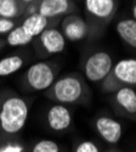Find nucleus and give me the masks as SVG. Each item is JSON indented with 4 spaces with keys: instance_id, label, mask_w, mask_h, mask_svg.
<instances>
[{
    "instance_id": "nucleus-1",
    "label": "nucleus",
    "mask_w": 136,
    "mask_h": 152,
    "mask_svg": "<svg viewBox=\"0 0 136 152\" xmlns=\"http://www.w3.org/2000/svg\"><path fill=\"white\" fill-rule=\"evenodd\" d=\"M29 100L14 90H0V135H18L29 115Z\"/></svg>"
},
{
    "instance_id": "nucleus-2",
    "label": "nucleus",
    "mask_w": 136,
    "mask_h": 152,
    "mask_svg": "<svg viewBox=\"0 0 136 152\" xmlns=\"http://www.w3.org/2000/svg\"><path fill=\"white\" fill-rule=\"evenodd\" d=\"M89 94L90 91L84 77L78 73L62 75L46 90V96L61 105L83 104Z\"/></svg>"
},
{
    "instance_id": "nucleus-3",
    "label": "nucleus",
    "mask_w": 136,
    "mask_h": 152,
    "mask_svg": "<svg viewBox=\"0 0 136 152\" xmlns=\"http://www.w3.org/2000/svg\"><path fill=\"white\" fill-rule=\"evenodd\" d=\"M57 65L50 61L33 63L26 71L22 78L23 88L28 91L47 90L57 77Z\"/></svg>"
},
{
    "instance_id": "nucleus-4",
    "label": "nucleus",
    "mask_w": 136,
    "mask_h": 152,
    "mask_svg": "<svg viewBox=\"0 0 136 152\" xmlns=\"http://www.w3.org/2000/svg\"><path fill=\"white\" fill-rule=\"evenodd\" d=\"M136 85V58H123L113 65L112 71L102 82V89L107 93L119 88Z\"/></svg>"
},
{
    "instance_id": "nucleus-5",
    "label": "nucleus",
    "mask_w": 136,
    "mask_h": 152,
    "mask_svg": "<svg viewBox=\"0 0 136 152\" xmlns=\"http://www.w3.org/2000/svg\"><path fill=\"white\" fill-rule=\"evenodd\" d=\"M113 61L106 51H96L90 54L83 63V72L86 79L92 83L103 82L111 73Z\"/></svg>"
},
{
    "instance_id": "nucleus-6",
    "label": "nucleus",
    "mask_w": 136,
    "mask_h": 152,
    "mask_svg": "<svg viewBox=\"0 0 136 152\" xmlns=\"http://www.w3.org/2000/svg\"><path fill=\"white\" fill-rule=\"evenodd\" d=\"M66 48V39L56 28L49 27L40 35L36 37L35 49L41 56H51L61 54Z\"/></svg>"
},
{
    "instance_id": "nucleus-7",
    "label": "nucleus",
    "mask_w": 136,
    "mask_h": 152,
    "mask_svg": "<svg viewBox=\"0 0 136 152\" xmlns=\"http://www.w3.org/2000/svg\"><path fill=\"white\" fill-rule=\"evenodd\" d=\"M73 9V4L71 0H36L35 3L29 4V9L27 10L28 15L38 12L44 17L51 20L61 16H67L68 12Z\"/></svg>"
},
{
    "instance_id": "nucleus-8",
    "label": "nucleus",
    "mask_w": 136,
    "mask_h": 152,
    "mask_svg": "<svg viewBox=\"0 0 136 152\" xmlns=\"http://www.w3.org/2000/svg\"><path fill=\"white\" fill-rule=\"evenodd\" d=\"M46 125L49 129L55 133H65L67 132L73 124V115L72 111L61 104H55L49 107L45 115Z\"/></svg>"
},
{
    "instance_id": "nucleus-9",
    "label": "nucleus",
    "mask_w": 136,
    "mask_h": 152,
    "mask_svg": "<svg viewBox=\"0 0 136 152\" xmlns=\"http://www.w3.org/2000/svg\"><path fill=\"white\" fill-rule=\"evenodd\" d=\"M95 129L102 140L109 145H116L120 141L123 128L121 124L112 117L100 116L95 119Z\"/></svg>"
},
{
    "instance_id": "nucleus-10",
    "label": "nucleus",
    "mask_w": 136,
    "mask_h": 152,
    "mask_svg": "<svg viewBox=\"0 0 136 152\" xmlns=\"http://www.w3.org/2000/svg\"><path fill=\"white\" fill-rule=\"evenodd\" d=\"M62 34L69 42H80L89 34V24L77 15H67L61 23Z\"/></svg>"
},
{
    "instance_id": "nucleus-11",
    "label": "nucleus",
    "mask_w": 136,
    "mask_h": 152,
    "mask_svg": "<svg viewBox=\"0 0 136 152\" xmlns=\"http://www.w3.org/2000/svg\"><path fill=\"white\" fill-rule=\"evenodd\" d=\"M85 10L96 21H108L116 11V0H85Z\"/></svg>"
},
{
    "instance_id": "nucleus-12",
    "label": "nucleus",
    "mask_w": 136,
    "mask_h": 152,
    "mask_svg": "<svg viewBox=\"0 0 136 152\" xmlns=\"http://www.w3.org/2000/svg\"><path fill=\"white\" fill-rule=\"evenodd\" d=\"M114 104L125 116L136 117V91L130 86L119 88L114 91Z\"/></svg>"
},
{
    "instance_id": "nucleus-13",
    "label": "nucleus",
    "mask_w": 136,
    "mask_h": 152,
    "mask_svg": "<svg viewBox=\"0 0 136 152\" xmlns=\"http://www.w3.org/2000/svg\"><path fill=\"white\" fill-rule=\"evenodd\" d=\"M49 24H50V20L38 14V12H34V14L28 15L23 20V22L21 23V27L28 35L36 38L46 28H49Z\"/></svg>"
},
{
    "instance_id": "nucleus-14",
    "label": "nucleus",
    "mask_w": 136,
    "mask_h": 152,
    "mask_svg": "<svg viewBox=\"0 0 136 152\" xmlns=\"http://www.w3.org/2000/svg\"><path fill=\"white\" fill-rule=\"evenodd\" d=\"M116 31L125 44L136 49V21L134 18L120 20L116 26Z\"/></svg>"
},
{
    "instance_id": "nucleus-15",
    "label": "nucleus",
    "mask_w": 136,
    "mask_h": 152,
    "mask_svg": "<svg viewBox=\"0 0 136 152\" xmlns=\"http://www.w3.org/2000/svg\"><path fill=\"white\" fill-rule=\"evenodd\" d=\"M24 57L20 54L9 55L0 60V77H7L18 72L24 66Z\"/></svg>"
},
{
    "instance_id": "nucleus-16",
    "label": "nucleus",
    "mask_w": 136,
    "mask_h": 152,
    "mask_svg": "<svg viewBox=\"0 0 136 152\" xmlns=\"http://www.w3.org/2000/svg\"><path fill=\"white\" fill-rule=\"evenodd\" d=\"M29 146L18 135H0V152H28Z\"/></svg>"
},
{
    "instance_id": "nucleus-17",
    "label": "nucleus",
    "mask_w": 136,
    "mask_h": 152,
    "mask_svg": "<svg viewBox=\"0 0 136 152\" xmlns=\"http://www.w3.org/2000/svg\"><path fill=\"white\" fill-rule=\"evenodd\" d=\"M34 40V38L28 35L23 28L20 26H16L11 32L6 34V44L10 46H24L28 45Z\"/></svg>"
},
{
    "instance_id": "nucleus-18",
    "label": "nucleus",
    "mask_w": 136,
    "mask_h": 152,
    "mask_svg": "<svg viewBox=\"0 0 136 152\" xmlns=\"http://www.w3.org/2000/svg\"><path fill=\"white\" fill-rule=\"evenodd\" d=\"M21 0H0V17L14 20L22 12Z\"/></svg>"
},
{
    "instance_id": "nucleus-19",
    "label": "nucleus",
    "mask_w": 136,
    "mask_h": 152,
    "mask_svg": "<svg viewBox=\"0 0 136 152\" xmlns=\"http://www.w3.org/2000/svg\"><path fill=\"white\" fill-rule=\"evenodd\" d=\"M28 152H65V150L56 141L49 140V139H40L29 146Z\"/></svg>"
},
{
    "instance_id": "nucleus-20",
    "label": "nucleus",
    "mask_w": 136,
    "mask_h": 152,
    "mask_svg": "<svg viewBox=\"0 0 136 152\" xmlns=\"http://www.w3.org/2000/svg\"><path fill=\"white\" fill-rule=\"evenodd\" d=\"M72 152H102L100 146L91 140H77Z\"/></svg>"
},
{
    "instance_id": "nucleus-21",
    "label": "nucleus",
    "mask_w": 136,
    "mask_h": 152,
    "mask_svg": "<svg viewBox=\"0 0 136 152\" xmlns=\"http://www.w3.org/2000/svg\"><path fill=\"white\" fill-rule=\"evenodd\" d=\"M17 26L15 20L0 17V34H7Z\"/></svg>"
},
{
    "instance_id": "nucleus-22",
    "label": "nucleus",
    "mask_w": 136,
    "mask_h": 152,
    "mask_svg": "<svg viewBox=\"0 0 136 152\" xmlns=\"http://www.w3.org/2000/svg\"><path fill=\"white\" fill-rule=\"evenodd\" d=\"M21 1H22L24 5H27V4L29 5V4H33V3H35L36 0H21Z\"/></svg>"
},
{
    "instance_id": "nucleus-23",
    "label": "nucleus",
    "mask_w": 136,
    "mask_h": 152,
    "mask_svg": "<svg viewBox=\"0 0 136 152\" xmlns=\"http://www.w3.org/2000/svg\"><path fill=\"white\" fill-rule=\"evenodd\" d=\"M132 17H134V20L136 21V3H135V5H134V7H132Z\"/></svg>"
},
{
    "instance_id": "nucleus-24",
    "label": "nucleus",
    "mask_w": 136,
    "mask_h": 152,
    "mask_svg": "<svg viewBox=\"0 0 136 152\" xmlns=\"http://www.w3.org/2000/svg\"><path fill=\"white\" fill-rule=\"evenodd\" d=\"M4 45H5V42H4V40H1V39H0V50H1V49L4 48Z\"/></svg>"
},
{
    "instance_id": "nucleus-25",
    "label": "nucleus",
    "mask_w": 136,
    "mask_h": 152,
    "mask_svg": "<svg viewBox=\"0 0 136 152\" xmlns=\"http://www.w3.org/2000/svg\"><path fill=\"white\" fill-rule=\"evenodd\" d=\"M105 152H119V151H117V150H108V151H105Z\"/></svg>"
},
{
    "instance_id": "nucleus-26",
    "label": "nucleus",
    "mask_w": 136,
    "mask_h": 152,
    "mask_svg": "<svg viewBox=\"0 0 136 152\" xmlns=\"http://www.w3.org/2000/svg\"><path fill=\"white\" fill-rule=\"evenodd\" d=\"M134 152H136V151H134Z\"/></svg>"
}]
</instances>
